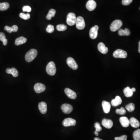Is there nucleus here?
I'll list each match as a JSON object with an SVG mask.
<instances>
[{
	"label": "nucleus",
	"mask_w": 140,
	"mask_h": 140,
	"mask_svg": "<svg viewBox=\"0 0 140 140\" xmlns=\"http://www.w3.org/2000/svg\"><path fill=\"white\" fill-rule=\"evenodd\" d=\"M37 55L38 51L36 49H31L26 54L25 56L26 60L27 62H31L36 58Z\"/></svg>",
	"instance_id": "obj_1"
},
{
	"label": "nucleus",
	"mask_w": 140,
	"mask_h": 140,
	"mask_svg": "<svg viewBox=\"0 0 140 140\" xmlns=\"http://www.w3.org/2000/svg\"><path fill=\"white\" fill-rule=\"evenodd\" d=\"M46 71L47 73L51 76H54L56 73V67L55 63L51 61L49 62L46 67Z\"/></svg>",
	"instance_id": "obj_2"
},
{
	"label": "nucleus",
	"mask_w": 140,
	"mask_h": 140,
	"mask_svg": "<svg viewBox=\"0 0 140 140\" xmlns=\"http://www.w3.org/2000/svg\"><path fill=\"white\" fill-rule=\"evenodd\" d=\"M122 25V22L121 20H115L111 25L110 30L112 32H116L120 29Z\"/></svg>",
	"instance_id": "obj_3"
},
{
	"label": "nucleus",
	"mask_w": 140,
	"mask_h": 140,
	"mask_svg": "<svg viewBox=\"0 0 140 140\" xmlns=\"http://www.w3.org/2000/svg\"><path fill=\"white\" fill-rule=\"evenodd\" d=\"M127 53L125 50L121 49H118L114 52L113 56L116 58H125L127 57Z\"/></svg>",
	"instance_id": "obj_4"
},
{
	"label": "nucleus",
	"mask_w": 140,
	"mask_h": 140,
	"mask_svg": "<svg viewBox=\"0 0 140 140\" xmlns=\"http://www.w3.org/2000/svg\"><path fill=\"white\" fill-rule=\"evenodd\" d=\"M76 20V15L73 13H70L67 16V23L69 25L73 26L75 24Z\"/></svg>",
	"instance_id": "obj_5"
},
{
	"label": "nucleus",
	"mask_w": 140,
	"mask_h": 140,
	"mask_svg": "<svg viewBox=\"0 0 140 140\" xmlns=\"http://www.w3.org/2000/svg\"><path fill=\"white\" fill-rule=\"evenodd\" d=\"M75 24L76 28L77 29L79 30H83L84 29L85 26V24L84 18L81 16H78L77 18H76Z\"/></svg>",
	"instance_id": "obj_6"
},
{
	"label": "nucleus",
	"mask_w": 140,
	"mask_h": 140,
	"mask_svg": "<svg viewBox=\"0 0 140 140\" xmlns=\"http://www.w3.org/2000/svg\"><path fill=\"white\" fill-rule=\"evenodd\" d=\"M67 63L68 65L73 69L75 70L78 69V66L77 63L72 58H68L67 60Z\"/></svg>",
	"instance_id": "obj_7"
},
{
	"label": "nucleus",
	"mask_w": 140,
	"mask_h": 140,
	"mask_svg": "<svg viewBox=\"0 0 140 140\" xmlns=\"http://www.w3.org/2000/svg\"><path fill=\"white\" fill-rule=\"evenodd\" d=\"M99 26L95 25L91 28L89 31V36L91 39H95L97 38L98 36V31Z\"/></svg>",
	"instance_id": "obj_8"
},
{
	"label": "nucleus",
	"mask_w": 140,
	"mask_h": 140,
	"mask_svg": "<svg viewBox=\"0 0 140 140\" xmlns=\"http://www.w3.org/2000/svg\"><path fill=\"white\" fill-rule=\"evenodd\" d=\"M34 89L36 93H41L45 91L46 87L43 84L40 83H37L34 85Z\"/></svg>",
	"instance_id": "obj_9"
},
{
	"label": "nucleus",
	"mask_w": 140,
	"mask_h": 140,
	"mask_svg": "<svg viewBox=\"0 0 140 140\" xmlns=\"http://www.w3.org/2000/svg\"><path fill=\"white\" fill-rule=\"evenodd\" d=\"M76 123V121L71 118H67L64 119L62 122V124L65 127L74 126Z\"/></svg>",
	"instance_id": "obj_10"
},
{
	"label": "nucleus",
	"mask_w": 140,
	"mask_h": 140,
	"mask_svg": "<svg viewBox=\"0 0 140 140\" xmlns=\"http://www.w3.org/2000/svg\"><path fill=\"white\" fill-rule=\"evenodd\" d=\"M62 111L65 114H69L73 111V107L71 105L65 103L61 106Z\"/></svg>",
	"instance_id": "obj_11"
},
{
	"label": "nucleus",
	"mask_w": 140,
	"mask_h": 140,
	"mask_svg": "<svg viewBox=\"0 0 140 140\" xmlns=\"http://www.w3.org/2000/svg\"><path fill=\"white\" fill-rule=\"evenodd\" d=\"M86 6L89 11H92L96 8L97 4L94 0H89L88 1Z\"/></svg>",
	"instance_id": "obj_12"
},
{
	"label": "nucleus",
	"mask_w": 140,
	"mask_h": 140,
	"mask_svg": "<svg viewBox=\"0 0 140 140\" xmlns=\"http://www.w3.org/2000/svg\"><path fill=\"white\" fill-rule=\"evenodd\" d=\"M65 92L66 95L72 99H75L77 97V94L75 92L69 88L65 89Z\"/></svg>",
	"instance_id": "obj_13"
},
{
	"label": "nucleus",
	"mask_w": 140,
	"mask_h": 140,
	"mask_svg": "<svg viewBox=\"0 0 140 140\" xmlns=\"http://www.w3.org/2000/svg\"><path fill=\"white\" fill-rule=\"evenodd\" d=\"M102 124L105 128L110 129L113 127V123L111 120L104 119L102 121Z\"/></svg>",
	"instance_id": "obj_14"
},
{
	"label": "nucleus",
	"mask_w": 140,
	"mask_h": 140,
	"mask_svg": "<svg viewBox=\"0 0 140 140\" xmlns=\"http://www.w3.org/2000/svg\"><path fill=\"white\" fill-rule=\"evenodd\" d=\"M98 49L101 53L105 54L108 52V49L103 42H100L98 45Z\"/></svg>",
	"instance_id": "obj_15"
},
{
	"label": "nucleus",
	"mask_w": 140,
	"mask_h": 140,
	"mask_svg": "<svg viewBox=\"0 0 140 140\" xmlns=\"http://www.w3.org/2000/svg\"><path fill=\"white\" fill-rule=\"evenodd\" d=\"M119 121L121 125L125 128L128 127L130 125V121L126 117H121L119 119Z\"/></svg>",
	"instance_id": "obj_16"
},
{
	"label": "nucleus",
	"mask_w": 140,
	"mask_h": 140,
	"mask_svg": "<svg viewBox=\"0 0 140 140\" xmlns=\"http://www.w3.org/2000/svg\"><path fill=\"white\" fill-rule=\"evenodd\" d=\"M102 106L103 111L105 113H108L110 112L111 109V104L110 103L106 101H103L102 102Z\"/></svg>",
	"instance_id": "obj_17"
},
{
	"label": "nucleus",
	"mask_w": 140,
	"mask_h": 140,
	"mask_svg": "<svg viewBox=\"0 0 140 140\" xmlns=\"http://www.w3.org/2000/svg\"><path fill=\"white\" fill-rule=\"evenodd\" d=\"M122 101L120 97L119 96H116L115 99H113L111 102V104L113 106H118L121 104Z\"/></svg>",
	"instance_id": "obj_18"
},
{
	"label": "nucleus",
	"mask_w": 140,
	"mask_h": 140,
	"mask_svg": "<svg viewBox=\"0 0 140 140\" xmlns=\"http://www.w3.org/2000/svg\"><path fill=\"white\" fill-rule=\"evenodd\" d=\"M39 108L40 113L42 114H45L47 112V106L46 103L44 102H42L39 103Z\"/></svg>",
	"instance_id": "obj_19"
},
{
	"label": "nucleus",
	"mask_w": 140,
	"mask_h": 140,
	"mask_svg": "<svg viewBox=\"0 0 140 140\" xmlns=\"http://www.w3.org/2000/svg\"><path fill=\"white\" fill-rule=\"evenodd\" d=\"M6 72L8 74H12L13 76L14 77H17L18 76V72L15 68H8L6 70Z\"/></svg>",
	"instance_id": "obj_20"
},
{
	"label": "nucleus",
	"mask_w": 140,
	"mask_h": 140,
	"mask_svg": "<svg viewBox=\"0 0 140 140\" xmlns=\"http://www.w3.org/2000/svg\"><path fill=\"white\" fill-rule=\"evenodd\" d=\"M130 124L134 128H138L140 126V123L139 121L134 118H131L130 119Z\"/></svg>",
	"instance_id": "obj_21"
},
{
	"label": "nucleus",
	"mask_w": 140,
	"mask_h": 140,
	"mask_svg": "<svg viewBox=\"0 0 140 140\" xmlns=\"http://www.w3.org/2000/svg\"><path fill=\"white\" fill-rule=\"evenodd\" d=\"M123 92L125 97H132L134 93V92H133L131 90V89L129 87H127L125 88L123 90Z\"/></svg>",
	"instance_id": "obj_22"
},
{
	"label": "nucleus",
	"mask_w": 140,
	"mask_h": 140,
	"mask_svg": "<svg viewBox=\"0 0 140 140\" xmlns=\"http://www.w3.org/2000/svg\"><path fill=\"white\" fill-rule=\"evenodd\" d=\"M27 41V39L24 37H20L16 39L15 42V44L17 46L21 45L25 43Z\"/></svg>",
	"instance_id": "obj_23"
},
{
	"label": "nucleus",
	"mask_w": 140,
	"mask_h": 140,
	"mask_svg": "<svg viewBox=\"0 0 140 140\" xmlns=\"http://www.w3.org/2000/svg\"><path fill=\"white\" fill-rule=\"evenodd\" d=\"M119 35L120 36H129L130 34V32L129 29L126 28L125 30L122 29H119L118 32Z\"/></svg>",
	"instance_id": "obj_24"
},
{
	"label": "nucleus",
	"mask_w": 140,
	"mask_h": 140,
	"mask_svg": "<svg viewBox=\"0 0 140 140\" xmlns=\"http://www.w3.org/2000/svg\"><path fill=\"white\" fill-rule=\"evenodd\" d=\"M56 10L54 9H51V10H50L48 14L46 16V19L48 20H51L52 19V18L55 16V15Z\"/></svg>",
	"instance_id": "obj_25"
},
{
	"label": "nucleus",
	"mask_w": 140,
	"mask_h": 140,
	"mask_svg": "<svg viewBox=\"0 0 140 140\" xmlns=\"http://www.w3.org/2000/svg\"><path fill=\"white\" fill-rule=\"evenodd\" d=\"M10 7V4L8 2H4V3H0V10H6Z\"/></svg>",
	"instance_id": "obj_26"
},
{
	"label": "nucleus",
	"mask_w": 140,
	"mask_h": 140,
	"mask_svg": "<svg viewBox=\"0 0 140 140\" xmlns=\"http://www.w3.org/2000/svg\"><path fill=\"white\" fill-rule=\"evenodd\" d=\"M0 40L3 42L4 46H6L8 43V40L6 38L5 34L3 32H0Z\"/></svg>",
	"instance_id": "obj_27"
},
{
	"label": "nucleus",
	"mask_w": 140,
	"mask_h": 140,
	"mask_svg": "<svg viewBox=\"0 0 140 140\" xmlns=\"http://www.w3.org/2000/svg\"><path fill=\"white\" fill-rule=\"evenodd\" d=\"M133 138L134 140H140V130L137 129L133 133Z\"/></svg>",
	"instance_id": "obj_28"
},
{
	"label": "nucleus",
	"mask_w": 140,
	"mask_h": 140,
	"mask_svg": "<svg viewBox=\"0 0 140 140\" xmlns=\"http://www.w3.org/2000/svg\"><path fill=\"white\" fill-rule=\"evenodd\" d=\"M125 108L127 110H128V111L129 112H133L135 108L134 104L132 103H129L128 104L126 105Z\"/></svg>",
	"instance_id": "obj_29"
},
{
	"label": "nucleus",
	"mask_w": 140,
	"mask_h": 140,
	"mask_svg": "<svg viewBox=\"0 0 140 140\" xmlns=\"http://www.w3.org/2000/svg\"><path fill=\"white\" fill-rule=\"evenodd\" d=\"M67 26L64 24L58 25L56 26V29L58 31H64L66 30Z\"/></svg>",
	"instance_id": "obj_30"
},
{
	"label": "nucleus",
	"mask_w": 140,
	"mask_h": 140,
	"mask_svg": "<svg viewBox=\"0 0 140 140\" xmlns=\"http://www.w3.org/2000/svg\"><path fill=\"white\" fill-rule=\"evenodd\" d=\"M20 17L22 18V19H24L25 20H27L29 19L30 18V14H25V13H20Z\"/></svg>",
	"instance_id": "obj_31"
},
{
	"label": "nucleus",
	"mask_w": 140,
	"mask_h": 140,
	"mask_svg": "<svg viewBox=\"0 0 140 140\" xmlns=\"http://www.w3.org/2000/svg\"><path fill=\"white\" fill-rule=\"evenodd\" d=\"M116 113L117 114H119L120 115H124L126 113V111L125 108L122 107L119 109H117L116 110Z\"/></svg>",
	"instance_id": "obj_32"
},
{
	"label": "nucleus",
	"mask_w": 140,
	"mask_h": 140,
	"mask_svg": "<svg viewBox=\"0 0 140 140\" xmlns=\"http://www.w3.org/2000/svg\"><path fill=\"white\" fill-rule=\"evenodd\" d=\"M55 30V28L52 25H49L48 26H47V28H46V30L47 32L49 33H53Z\"/></svg>",
	"instance_id": "obj_33"
},
{
	"label": "nucleus",
	"mask_w": 140,
	"mask_h": 140,
	"mask_svg": "<svg viewBox=\"0 0 140 140\" xmlns=\"http://www.w3.org/2000/svg\"><path fill=\"white\" fill-rule=\"evenodd\" d=\"M132 1L133 0H122V4L124 6H128L131 4Z\"/></svg>",
	"instance_id": "obj_34"
},
{
	"label": "nucleus",
	"mask_w": 140,
	"mask_h": 140,
	"mask_svg": "<svg viewBox=\"0 0 140 140\" xmlns=\"http://www.w3.org/2000/svg\"><path fill=\"white\" fill-rule=\"evenodd\" d=\"M95 127L96 129V131L97 132H100L102 130V128L101 127V125L98 122H96L95 124Z\"/></svg>",
	"instance_id": "obj_35"
},
{
	"label": "nucleus",
	"mask_w": 140,
	"mask_h": 140,
	"mask_svg": "<svg viewBox=\"0 0 140 140\" xmlns=\"http://www.w3.org/2000/svg\"><path fill=\"white\" fill-rule=\"evenodd\" d=\"M23 11L24 12H31V7L28 6H24L22 8Z\"/></svg>",
	"instance_id": "obj_36"
},
{
	"label": "nucleus",
	"mask_w": 140,
	"mask_h": 140,
	"mask_svg": "<svg viewBox=\"0 0 140 140\" xmlns=\"http://www.w3.org/2000/svg\"><path fill=\"white\" fill-rule=\"evenodd\" d=\"M127 136L126 135H122L121 136L115 138V140H127Z\"/></svg>",
	"instance_id": "obj_37"
},
{
	"label": "nucleus",
	"mask_w": 140,
	"mask_h": 140,
	"mask_svg": "<svg viewBox=\"0 0 140 140\" xmlns=\"http://www.w3.org/2000/svg\"><path fill=\"white\" fill-rule=\"evenodd\" d=\"M4 29L6 31H7L8 33H11V32H13V29L12 27H11L10 26H6L4 27Z\"/></svg>",
	"instance_id": "obj_38"
},
{
	"label": "nucleus",
	"mask_w": 140,
	"mask_h": 140,
	"mask_svg": "<svg viewBox=\"0 0 140 140\" xmlns=\"http://www.w3.org/2000/svg\"><path fill=\"white\" fill-rule=\"evenodd\" d=\"M11 27L13 29V32H16L18 30V26L16 25L13 26Z\"/></svg>",
	"instance_id": "obj_39"
},
{
	"label": "nucleus",
	"mask_w": 140,
	"mask_h": 140,
	"mask_svg": "<svg viewBox=\"0 0 140 140\" xmlns=\"http://www.w3.org/2000/svg\"><path fill=\"white\" fill-rule=\"evenodd\" d=\"M138 51L139 53H140V41H139V48H138Z\"/></svg>",
	"instance_id": "obj_40"
},
{
	"label": "nucleus",
	"mask_w": 140,
	"mask_h": 140,
	"mask_svg": "<svg viewBox=\"0 0 140 140\" xmlns=\"http://www.w3.org/2000/svg\"><path fill=\"white\" fill-rule=\"evenodd\" d=\"M131 89V90L133 92H135V91H136V89H135V88H132Z\"/></svg>",
	"instance_id": "obj_41"
},
{
	"label": "nucleus",
	"mask_w": 140,
	"mask_h": 140,
	"mask_svg": "<svg viewBox=\"0 0 140 140\" xmlns=\"http://www.w3.org/2000/svg\"><path fill=\"white\" fill-rule=\"evenodd\" d=\"M94 140H103V139H101L98 138V137H95V138L94 139Z\"/></svg>",
	"instance_id": "obj_42"
},
{
	"label": "nucleus",
	"mask_w": 140,
	"mask_h": 140,
	"mask_svg": "<svg viewBox=\"0 0 140 140\" xmlns=\"http://www.w3.org/2000/svg\"><path fill=\"white\" fill-rule=\"evenodd\" d=\"M94 133H95V135H96V136H98V135H99V133H98V132H97V131H95V132Z\"/></svg>",
	"instance_id": "obj_43"
}]
</instances>
